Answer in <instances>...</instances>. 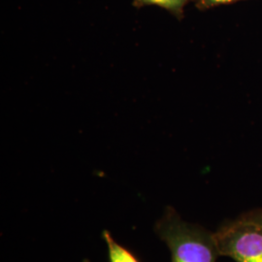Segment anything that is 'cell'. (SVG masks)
<instances>
[{"label":"cell","mask_w":262,"mask_h":262,"mask_svg":"<svg viewBox=\"0 0 262 262\" xmlns=\"http://www.w3.org/2000/svg\"><path fill=\"white\" fill-rule=\"evenodd\" d=\"M156 230L167 244L172 262H216L220 255L214 233L184 222L171 207L157 224Z\"/></svg>","instance_id":"cell-1"},{"label":"cell","mask_w":262,"mask_h":262,"mask_svg":"<svg viewBox=\"0 0 262 262\" xmlns=\"http://www.w3.org/2000/svg\"><path fill=\"white\" fill-rule=\"evenodd\" d=\"M257 215H259V217H260V219H261L262 220V212H260V213H258Z\"/></svg>","instance_id":"cell-6"},{"label":"cell","mask_w":262,"mask_h":262,"mask_svg":"<svg viewBox=\"0 0 262 262\" xmlns=\"http://www.w3.org/2000/svg\"><path fill=\"white\" fill-rule=\"evenodd\" d=\"M235 1H239V0H202L203 4L208 7L223 5V4H229V3H233Z\"/></svg>","instance_id":"cell-5"},{"label":"cell","mask_w":262,"mask_h":262,"mask_svg":"<svg viewBox=\"0 0 262 262\" xmlns=\"http://www.w3.org/2000/svg\"><path fill=\"white\" fill-rule=\"evenodd\" d=\"M188 0H137L138 3L146 5H157L170 11H181Z\"/></svg>","instance_id":"cell-4"},{"label":"cell","mask_w":262,"mask_h":262,"mask_svg":"<svg viewBox=\"0 0 262 262\" xmlns=\"http://www.w3.org/2000/svg\"><path fill=\"white\" fill-rule=\"evenodd\" d=\"M102 236L108 247L109 262H140L134 253L117 243L108 230H104Z\"/></svg>","instance_id":"cell-3"},{"label":"cell","mask_w":262,"mask_h":262,"mask_svg":"<svg viewBox=\"0 0 262 262\" xmlns=\"http://www.w3.org/2000/svg\"><path fill=\"white\" fill-rule=\"evenodd\" d=\"M84 262H90V261H89V260H86V259H85V260H84Z\"/></svg>","instance_id":"cell-7"},{"label":"cell","mask_w":262,"mask_h":262,"mask_svg":"<svg viewBox=\"0 0 262 262\" xmlns=\"http://www.w3.org/2000/svg\"><path fill=\"white\" fill-rule=\"evenodd\" d=\"M214 237L220 255L236 262H262V220L257 214L223 225Z\"/></svg>","instance_id":"cell-2"}]
</instances>
